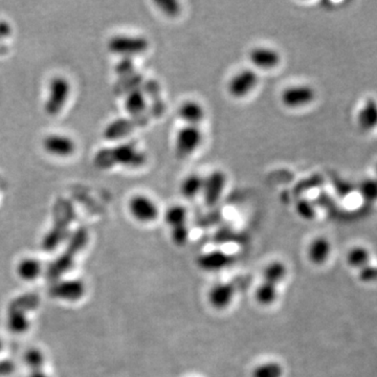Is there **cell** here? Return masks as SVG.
<instances>
[{
  "label": "cell",
  "instance_id": "484cf974",
  "mask_svg": "<svg viewBox=\"0 0 377 377\" xmlns=\"http://www.w3.org/2000/svg\"><path fill=\"white\" fill-rule=\"evenodd\" d=\"M29 320L24 314H19V312H15L12 314L8 319V327L11 329L13 332L15 333H24V331L28 330Z\"/></svg>",
  "mask_w": 377,
  "mask_h": 377
},
{
  "label": "cell",
  "instance_id": "7402d4cb",
  "mask_svg": "<svg viewBox=\"0 0 377 377\" xmlns=\"http://www.w3.org/2000/svg\"><path fill=\"white\" fill-rule=\"evenodd\" d=\"M358 122L360 128L371 130L377 125V104L374 101H368L358 113Z\"/></svg>",
  "mask_w": 377,
  "mask_h": 377
},
{
  "label": "cell",
  "instance_id": "2e32d148",
  "mask_svg": "<svg viewBox=\"0 0 377 377\" xmlns=\"http://www.w3.org/2000/svg\"><path fill=\"white\" fill-rule=\"evenodd\" d=\"M42 273V263L38 259L26 257L17 265V275L26 282L36 281Z\"/></svg>",
  "mask_w": 377,
  "mask_h": 377
},
{
  "label": "cell",
  "instance_id": "1f68e13d",
  "mask_svg": "<svg viewBox=\"0 0 377 377\" xmlns=\"http://www.w3.org/2000/svg\"><path fill=\"white\" fill-rule=\"evenodd\" d=\"M157 5L167 15H176L180 9L179 3L172 1V0H169V1H159V3H157Z\"/></svg>",
  "mask_w": 377,
  "mask_h": 377
},
{
  "label": "cell",
  "instance_id": "7c38bea8",
  "mask_svg": "<svg viewBox=\"0 0 377 377\" xmlns=\"http://www.w3.org/2000/svg\"><path fill=\"white\" fill-rule=\"evenodd\" d=\"M234 257L223 250H212V252H204L198 257L196 263L200 269L204 271H220L227 268L230 265L233 264Z\"/></svg>",
  "mask_w": 377,
  "mask_h": 377
},
{
  "label": "cell",
  "instance_id": "3957f363",
  "mask_svg": "<svg viewBox=\"0 0 377 377\" xmlns=\"http://www.w3.org/2000/svg\"><path fill=\"white\" fill-rule=\"evenodd\" d=\"M204 142V132L200 126L184 125L176 132L174 151L179 159L193 155Z\"/></svg>",
  "mask_w": 377,
  "mask_h": 377
},
{
  "label": "cell",
  "instance_id": "9c48e42d",
  "mask_svg": "<svg viewBox=\"0 0 377 377\" xmlns=\"http://www.w3.org/2000/svg\"><path fill=\"white\" fill-rule=\"evenodd\" d=\"M227 176L223 170H214L204 177L202 196L204 204L214 207L220 202L227 188Z\"/></svg>",
  "mask_w": 377,
  "mask_h": 377
},
{
  "label": "cell",
  "instance_id": "d6a6232c",
  "mask_svg": "<svg viewBox=\"0 0 377 377\" xmlns=\"http://www.w3.org/2000/svg\"><path fill=\"white\" fill-rule=\"evenodd\" d=\"M12 29L8 22H0V42L11 35Z\"/></svg>",
  "mask_w": 377,
  "mask_h": 377
},
{
  "label": "cell",
  "instance_id": "4fadbf2b",
  "mask_svg": "<svg viewBox=\"0 0 377 377\" xmlns=\"http://www.w3.org/2000/svg\"><path fill=\"white\" fill-rule=\"evenodd\" d=\"M209 303L216 310H225L235 298V287L229 282H220L209 291Z\"/></svg>",
  "mask_w": 377,
  "mask_h": 377
},
{
  "label": "cell",
  "instance_id": "7a4b0ae2",
  "mask_svg": "<svg viewBox=\"0 0 377 377\" xmlns=\"http://www.w3.org/2000/svg\"><path fill=\"white\" fill-rule=\"evenodd\" d=\"M149 45L148 39L138 35H117L109 41V51L127 60L146 53Z\"/></svg>",
  "mask_w": 377,
  "mask_h": 377
},
{
  "label": "cell",
  "instance_id": "52a82bcc",
  "mask_svg": "<svg viewBox=\"0 0 377 377\" xmlns=\"http://www.w3.org/2000/svg\"><path fill=\"white\" fill-rule=\"evenodd\" d=\"M128 211L134 220L140 223H152L161 214L154 200L146 194H136L128 202Z\"/></svg>",
  "mask_w": 377,
  "mask_h": 377
},
{
  "label": "cell",
  "instance_id": "ffe728a7",
  "mask_svg": "<svg viewBox=\"0 0 377 377\" xmlns=\"http://www.w3.org/2000/svg\"><path fill=\"white\" fill-rule=\"evenodd\" d=\"M287 275V265L281 261H273L265 267L264 271H263L262 282L278 287L280 283L285 279Z\"/></svg>",
  "mask_w": 377,
  "mask_h": 377
},
{
  "label": "cell",
  "instance_id": "e0dca14e",
  "mask_svg": "<svg viewBox=\"0 0 377 377\" xmlns=\"http://www.w3.org/2000/svg\"><path fill=\"white\" fill-rule=\"evenodd\" d=\"M54 294L60 299L66 300V301H77L84 294V285L77 280L63 282L56 285Z\"/></svg>",
  "mask_w": 377,
  "mask_h": 377
},
{
  "label": "cell",
  "instance_id": "5b68a950",
  "mask_svg": "<svg viewBox=\"0 0 377 377\" xmlns=\"http://www.w3.org/2000/svg\"><path fill=\"white\" fill-rule=\"evenodd\" d=\"M70 81L65 77L58 76L49 81L45 111L47 115H57L67 103L70 96Z\"/></svg>",
  "mask_w": 377,
  "mask_h": 377
},
{
  "label": "cell",
  "instance_id": "6da1fadb",
  "mask_svg": "<svg viewBox=\"0 0 377 377\" xmlns=\"http://www.w3.org/2000/svg\"><path fill=\"white\" fill-rule=\"evenodd\" d=\"M93 161L100 169H109L117 165L138 168L144 165L146 157L144 152L136 148V145L121 144L99 151Z\"/></svg>",
  "mask_w": 377,
  "mask_h": 377
},
{
  "label": "cell",
  "instance_id": "8fae6325",
  "mask_svg": "<svg viewBox=\"0 0 377 377\" xmlns=\"http://www.w3.org/2000/svg\"><path fill=\"white\" fill-rule=\"evenodd\" d=\"M178 118L184 125L200 126L206 119V109L198 100L188 99L178 107Z\"/></svg>",
  "mask_w": 377,
  "mask_h": 377
},
{
  "label": "cell",
  "instance_id": "9a60e30c",
  "mask_svg": "<svg viewBox=\"0 0 377 377\" xmlns=\"http://www.w3.org/2000/svg\"><path fill=\"white\" fill-rule=\"evenodd\" d=\"M204 188V176L198 173H190L182 178L179 184V193L186 200H194L202 195Z\"/></svg>",
  "mask_w": 377,
  "mask_h": 377
},
{
  "label": "cell",
  "instance_id": "603a6c76",
  "mask_svg": "<svg viewBox=\"0 0 377 377\" xmlns=\"http://www.w3.org/2000/svg\"><path fill=\"white\" fill-rule=\"evenodd\" d=\"M371 254L368 248L362 246H356L352 248L347 254V263L352 268L360 269L370 264Z\"/></svg>",
  "mask_w": 377,
  "mask_h": 377
},
{
  "label": "cell",
  "instance_id": "d590c367",
  "mask_svg": "<svg viewBox=\"0 0 377 377\" xmlns=\"http://www.w3.org/2000/svg\"><path fill=\"white\" fill-rule=\"evenodd\" d=\"M376 174H377V168H376Z\"/></svg>",
  "mask_w": 377,
  "mask_h": 377
},
{
  "label": "cell",
  "instance_id": "836d02e7",
  "mask_svg": "<svg viewBox=\"0 0 377 377\" xmlns=\"http://www.w3.org/2000/svg\"><path fill=\"white\" fill-rule=\"evenodd\" d=\"M30 377H49L45 372H43L42 369L41 370H34L32 371V374L30 375Z\"/></svg>",
  "mask_w": 377,
  "mask_h": 377
},
{
  "label": "cell",
  "instance_id": "cb8c5ba5",
  "mask_svg": "<svg viewBox=\"0 0 377 377\" xmlns=\"http://www.w3.org/2000/svg\"><path fill=\"white\" fill-rule=\"evenodd\" d=\"M284 369L280 362H265L255 367L252 377H283Z\"/></svg>",
  "mask_w": 377,
  "mask_h": 377
},
{
  "label": "cell",
  "instance_id": "f1b7e54d",
  "mask_svg": "<svg viewBox=\"0 0 377 377\" xmlns=\"http://www.w3.org/2000/svg\"><path fill=\"white\" fill-rule=\"evenodd\" d=\"M360 193L369 202L377 200V178L367 179L360 184Z\"/></svg>",
  "mask_w": 377,
  "mask_h": 377
},
{
  "label": "cell",
  "instance_id": "5bb4252c",
  "mask_svg": "<svg viewBox=\"0 0 377 377\" xmlns=\"http://www.w3.org/2000/svg\"><path fill=\"white\" fill-rule=\"evenodd\" d=\"M332 246L326 237L319 236L312 240L307 248V256L314 265H323L328 261Z\"/></svg>",
  "mask_w": 377,
  "mask_h": 377
},
{
  "label": "cell",
  "instance_id": "f546056e",
  "mask_svg": "<svg viewBox=\"0 0 377 377\" xmlns=\"http://www.w3.org/2000/svg\"><path fill=\"white\" fill-rule=\"evenodd\" d=\"M190 238V230L188 225L171 230V239L176 246H184Z\"/></svg>",
  "mask_w": 377,
  "mask_h": 377
},
{
  "label": "cell",
  "instance_id": "4dcf8cb0",
  "mask_svg": "<svg viewBox=\"0 0 377 377\" xmlns=\"http://www.w3.org/2000/svg\"><path fill=\"white\" fill-rule=\"evenodd\" d=\"M358 277L362 283H375L377 282V266L369 264L368 266L360 269Z\"/></svg>",
  "mask_w": 377,
  "mask_h": 377
},
{
  "label": "cell",
  "instance_id": "4316f807",
  "mask_svg": "<svg viewBox=\"0 0 377 377\" xmlns=\"http://www.w3.org/2000/svg\"><path fill=\"white\" fill-rule=\"evenodd\" d=\"M24 360H26V364L32 369V371L41 370L43 364H45V354L40 350L31 349L26 352Z\"/></svg>",
  "mask_w": 377,
  "mask_h": 377
},
{
  "label": "cell",
  "instance_id": "8992f818",
  "mask_svg": "<svg viewBox=\"0 0 377 377\" xmlns=\"http://www.w3.org/2000/svg\"><path fill=\"white\" fill-rule=\"evenodd\" d=\"M316 90L308 84H293L280 93V101L287 109H300L308 106L316 99Z\"/></svg>",
  "mask_w": 377,
  "mask_h": 377
},
{
  "label": "cell",
  "instance_id": "e575fe53",
  "mask_svg": "<svg viewBox=\"0 0 377 377\" xmlns=\"http://www.w3.org/2000/svg\"><path fill=\"white\" fill-rule=\"evenodd\" d=\"M1 350H3V342L0 339V352H1Z\"/></svg>",
  "mask_w": 377,
  "mask_h": 377
},
{
  "label": "cell",
  "instance_id": "83f0119b",
  "mask_svg": "<svg viewBox=\"0 0 377 377\" xmlns=\"http://www.w3.org/2000/svg\"><path fill=\"white\" fill-rule=\"evenodd\" d=\"M296 212L305 220H312L316 217V209L312 202L306 200H301L296 204Z\"/></svg>",
  "mask_w": 377,
  "mask_h": 377
},
{
  "label": "cell",
  "instance_id": "ac0fdd59",
  "mask_svg": "<svg viewBox=\"0 0 377 377\" xmlns=\"http://www.w3.org/2000/svg\"><path fill=\"white\" fill-rule=\"evenodd\" d=\"M124 107L128 115H131L134 119L142 115L147 109V99L144 93L140 89H134L128 93L124 102Z\"/></svg>",
  "mask_w": 377,
  "mask_h": 377
},
{
  "label": "cell",
  "instance_id": "ba28073f",
  "mask_svg": "<svg viewBox=\"0 0 377 377\" xmlns=\"http://www.w3.org/2000/svg\"><path fill=\"white\" fill-rule=\"evenodd\" d=\"M248 62L252 70L269 72L275 70L281 64V54L278 49L266 45H257L250 49L248 54Z\"/></svg>",
  "mask_w": 377,
  "mask_h": 377
},
{
  "label": "cell",
  "instance_id": "d6986e66",
  "mask_svg": "<svg viewBox=\"0 0 377 377\" xmlns=\"http://www.w3.org/2000/svg\"><path fill=\"white\" fill-rule=\"evenodd\" d=\"M163 221L170 230L188 225V209L182 204L170 206L163 213Z\"/></svg>",
  "mask_w": 377,
  "mask_h": 377
},
{
  "label": "cell",
  "instance_id": "277c9868",
  "mask_svg": "<svg viewBox=\"0 0 377 377\" xmlns=\"http://www.w3.org/2000/svg\"><path fill=\"white\" fill-rule=\"evenodd\" d=\"M260 82L258 72L252 67L242 68L227 81V90L230 96L236 100H242L250 96Z\"/></svg>",
  "mask_w": 377,
  "mask_h": 377
},
{
  "label": "cell",
  "instance_id": "44dd1931",
  "mask_svg": "<svg viewBox=\"0 0 377 377\" xmlns=\"http://www.w3.org/2000/svg\"><path fill=\"white\" fill-rule=\"evenodd\" d=\"M132 129H134V123L132 120H117L107 126L104 131V136L107 140H121L128 136Z\"/></svg>",
  "mask_w": 377,
  "mask_h": 377
},
{
  "label": "cell",
  "instance_id": "d4e9b609",
  "mask_svg": "<svg viewBox=\"0 0 377 377\" xmlns=\"http://www.w3.org/2000/svg\"><path fill=\"white\" fill-rule=\"evenodd\" d=\"M277 297L278 287L267 284L264 282H261L255 293L257 302L262 306H269L275 303Z\"/></svg>",
  "mask_w": 377,
  "mask_h": 377
},
{
  "label": "cell",
  "instance_id": "30bf717a",
  "mask_svg": "<svg viewBox=\"0 0 377 377\" xmlns=\"http://www.w3.org/2000/svg\"><path fill=\"white\" fill-rule=\"evenodd\" d=\"M43 148L53 157H68L76 151V143L64 134H51L43 141Z\"/></svg>",
  "mask_w": 377,
  "mask_h": 377
}]
</instances>
